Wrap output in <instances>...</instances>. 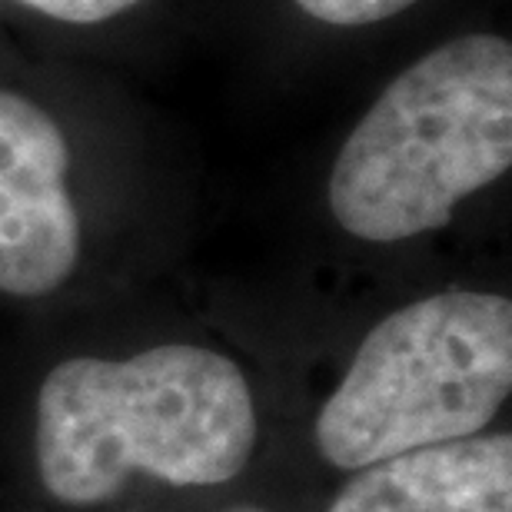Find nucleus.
<instances>
[{
    "label": "nucleus",
    "mask_w": 512,
    "mask_h": 512,
    "mask_svg": "<svg viewBox=\"0 0 512 512\" xmlns=\"http://www.w3.org/2000/svg\"><path fill=\"white\" fill-rule=\"evenodd\" d=\"M247 376L217 350L150 346L130 360L74 356L37 393V473L64 506L110 503L133 473L220 486L256 446Z\"/></svg>",
    "instance_id": "nucleus-1"
},
{
    "label": "nucleus",
    "mask_w": 512,
    "mask_h": 512,
    "mask_svg": "<svg viewBox=\"0 0 512 512\" xmlns=\"http://www.w3.org/2000/svg\"><path fill=\"white\" fill-rule=\"evenodd\" d=\"M512 167V44L466 34L406 67L336 153L330 210L356 240L399 243L453 220Z\"/></svg>",
    "instance_id": "nucleus-2"
},
{
    "label": "nucleus",
    "mask_w": 512,
    "mask_h": 512,
    "mask_svg": "<svg viewBox=\"0 0 512 512\" xmlns=\"http://www.w3.org/2000/svg\"><path fill=\"white\" fill-rule=\"evenodd\" d=\"M512 389V303L449 290L389 313L366 333L313 423L336 469L479 436Z\"/></svg>",
    "instance_id": "nucleus-3"
},
{
    "label": "nucleus",
    "mask_w": 512,
    "mask_h": 512,
    "mask_svg": "<svg viewBox=\"0 0 512 512\" xmlns=\"http://www.w3.org/2000/svg\"><path fill=\"white\" fill-rule=\"evenodd\" d=\"M64 130L34 100L0 90V293L47 296L80 260Z\"/></svg>",
    "instance_id": "nucleus-4"
},
{
    "label": "nucleus",
    "mask_w": 512,
    "mask_h": 512,
    "mask_svg": "<svg viewBox=\"0 0 512 512\" xmlns=\"http://www.w3.org/2000/svg\"><path fill=\"white\" fill-rule=\"evenodd\" d=\"M330 512H512V436H466L370 463Z\"/></svg>",
    "instance_id": "nucleus-5"
},
{
    "label": "nucleus",
    "mask_w": 512,
    "mask_h": 512,
    "mask_svg": "<svg viewBox=\"0 0 512 512\" xmlns=\"http://www.w3.org/2000/svg\"><path fill=\"white\" fill-rule=\"evenodd\" d=\"M416 0H296V7L333 27H366L403 14Z\"/></svg>",
    "instance_id": "nucleus-6"
},
{
    "label": "nucleus",
    "mask_w": 512,
    "mask_h": 512,
    "mask_svg": "<svg viewBox=\"0 0 512 512\" xmlns=\"http://www.w3.org/2000/svg\"><path fill=\"white\" fill-rule=\"evenodd\" d=\"M20 4L37 10V14L64 20V24H100V20L137 7L140 0H20Z\"/></svg>",
    "instance_id": "nucleus-7"
},
{
    "label": "nucleus",
    "mask_w": 512,
    "mask_h": 512,
    "mask_svg": "<svg viewBox=\"0 0 512 512\" xmlns=\"http://www.w3.org/2000/svg\"><path fill=\"white\" fill-rule=\"evenodd\" d=\"M230 512H263V509H256V506H240V509H230Z\"/></svg>",
    "instance_id": "nucleus-8"
}]
</instances>
